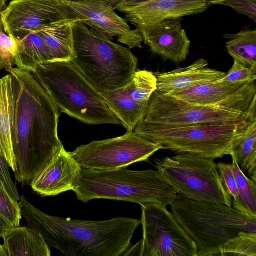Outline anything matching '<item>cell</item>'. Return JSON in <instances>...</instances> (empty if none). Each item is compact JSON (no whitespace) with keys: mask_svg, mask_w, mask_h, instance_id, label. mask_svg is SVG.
<instances>
[{"mask_svg":"<svg viewBox=\"0 0 256 256\" xmlns=\"http://www.w3.org/2000/svg\"><path fill=\"white\" fill-rule=\"evenodd\" d=\"M18 204L28 226L42 235L50 248L68 256H124L141 224L140 220L127 217L90 221L52 216L24 196Z\"/></svg>","mask_w":256,"mask_h":256,"instance_id":"2","label":"cell"},{"mask_svg":"<svg viewBox=\"0 0 256 256\" xmlns=\"http://www.w3.org/2000/svg\"><path fill=\"white\" fill-rule=\"evenodd\" d=\"M234 156L242 171H246L256 182V113L248 118L232 146Z\"/></svg>","mask_w":256,"mask_h":256,"instance_id":"23","label":"cell"},{"mask_svg":"<svg viewBox=\"0 0 256 256\" xmlns=\"http://www.w3.org/2000/svg\"><path fill=\"white\" fill-rule=\"evenodd\" d=\"M231 164L240 198L250 213L256 216V182L248 178L240 168L235 158Z\"/></svg>","mask_w":256,"mask_h":256,"instance_id":"27","label":"cell"},{"mask_svg":"<svg viewBox=\"0 0 256 256\" xmlns=\"http://www.w3.org/2000/svg\"><path fill=\"white\" fill-rule=\"evenodd\" d=\"M170 206L176 220L194 242L197 256H220L222 246L239 232L256 233V216L232 206L192 200L180 192Z\"/></svg>","mask_w":256,"mask_h":256,"instance_id":"3","label":"cell"},{"mask_svg":"<svg viewBox=\"0 0 256 256\" xmlns=\"http://www.w3.org/2000/svg\"><path fill=\"white\" fill-rule=\"evenodd\" d=\"M10 74L14 101V176L30 186L63 146L58 134L60 112L32 72L16 68Z\"/></svg>","mask_w":256,"mask_h":256,"instance_id":"1","label":"cell"},{"mask_svg":"<svg viewBox=\"0 0 256 256\" xmlns=\"http://www.w3.org/2000/svg\"><path fill=\"white\" fill-rule=\"evenodd\" d=\"M74 22H64L36 32L44 40L54 61L71 62L74 57L73 32Z\"/></svg>","mask_w":256,"mask_h":256,"instance_id":"24","label":"cell"},{"mask_svg":"<svg viewBox=\"0 0 256 256\" xmlns=\"http://www.w3.org/2000/svg\"><path fill=\"white\" fill-rule=\"evenodd\" d=\"M220 256H256V233L239 232L222 246Z\"/></svg>","mask_w":256,"mask_h":256,"instance_id":"26","label":"cell"},{"mask_svg":"<svg viewBox=\"0 0 256 256\" xmlns=\"http://www.w3.org/2000/svg\"><path fill=\"white\" fill-rule=\"evenodd\" d=\"M244 120L220 124L164 126L138 122L134 132L162 149L200 155L214 160L232 154V142L245 126Z\"/></svg>","mask_w":256,"mask_h":256,"instance_id":"7","label":"cell"},{"mask_svg":"<svg viewBox=\"0 0 256 256\" xmlns=\"http://www.w3.org/2000/svg\"><path fill=\"white\" fill-rule=\"evenodd\" d=\"M14 116V96L9 74L0 80V152L14 172L16 165L12 141Z\"/></svg>","mask_w":256,"mask_h":256,"instance_id":"21","label":"cell"},{"mask_svg":"<svg viewBox=\"0 0 256 256\" xmlns=\"http://www.w3.org/2000/svg\"><path fill=\"white\" fill-rule=\"evenodd\" d=\"M0 14L4 30L10 36L78 20L63 0H12Z\"/></svg>","mask_w":256,"mask_h":256,"instance_id":"12","label":"cell"},{"mask_svg":"<svg viewBox=\"0 0 256 256\" xmlns=\"http://www.w3.org/2000/svg\"><path fill=\"white\" fill-rule=\"evenodd\" d=\"M72 1H88V0H68Z\"/></svg>","mask_w":256,"mask_h":256,"instance_id":"36","label":"cell"},{"mask_svg":"<svg viewBox=\"0 0 256 256\" xmlns=\"http://www.w3.org/2000/svg\"><path fill=\"white\" fill-rule=\"evenodd\" d=\"M138 30L162 21L204 12L210 0H104Z\"/></svg>","mask_w":256,"mask_h":256,"instance_id":"13","label":"cell"},{"mask_svg":"<svg viewBox=\"0 0 256 256\" xmlns=\"http://www.w3.org/2000/svg\"><path fill=\"white\" fill-rule=\"evenodd\" d=\"M0 244V256H50V248L42 235L26 226H9Z\"/></svg>","mask_w":256,"mask_h":256,"instance_id":"20","label":"cell"},{"mask_svg":"<svg viewBox=\"0 0 256 256\" xmlns=\"http://www.w3.org/2000/svg\"><path fill=\"white\" fill-rule=\"evenodd\" d=\"M9 168L8 164L0 152V182L14 200L18 202L20 196L16 184L11 178Z\"/></svg>","mask_w":256,"mask_h":256,"instance_id":"33","label":"cell"},{"mask_svg":"<svg viewBox=\"0 0 256 256\" xmlns=\"http://www.w3.org/2000/svg\"><path fill=\"white\" fill-rule=\"evenodd\" d=\"M73 191L77 199L84 203L106 199L166 206L178 194L158 170H132L126 167L111 170L82 169Z\"/></svg>","mask_w":256,"mask_h":256,"instance_id":"4","label":"cell"},{"mask_svg":"<svg viewBox=\"0 0 256 256\" xmlns=\"http://www.w3.org/2000/svg\"><path fill=\"white\" fill-rule=\"evenodd\" d=\"M234 64L224 76L216 80L226 83H246L256 80V68H254L234 59Z\"/></svg>","mask_w":256,"mask_h":256,"instance_id":"31","label":"cell"},{"mask_svg":"<svg viewBox=\"0 0 256 256\" xmlns=\"http://www.w3.org/2000/svg\"><path fill=\"white\" fill-rule=\"evenodd\" d=\"M213 5L229 6L252 21H256V0H210V6Z\"/></svg>","mask_w":256,"mask_h":256,"instance_id":"32","label":"cell"},{"mask_svg":"<svg viewBox=\"0 0 256 256\" xmlns=\"http://www.w3.org/2000/svg\"><path fill=\"white\" fill-rule=\"evenodd\" d=\"M217 166L223 186L229 196L233 198L232 206L234 209L248 215L256 216L250 213L240 198L236 180L232 173L231 164L219 162Z\"/></svg>","mask_w":256,"mask_h":256,"instance_id":"28","label":"cell"},{"mask_svg":"<svg viewBox=\"0 0 256 256\" xmlns=\"http://www.w3.org/2000/svg\"><path fill=\"white\" fill-rule=\"evenodd\" d=\"M162 178L177 192L196 201L232 206V198L225 190L217 164L200 155L180 152L154 160Z\"/></svg>","mask_w":256,"mask_h":256,"instance_id":"8","label":"cell"},{"mask_svg":"<svg viewBox=\"0 0 256 256\" xmlns=\"http://www.w3.org/2000/svg\"><path fill=\"white\" fill-rule=\"evenodd\" d=\"M78 20L104 38L117 40L129 48H142L143 38L136 29L132 30L125 19L104 0H63Z\"/></svg>","mask_w":256,"mask_h":256,"instance_id":"14","label":"cell"},{"mask_svg":"<svg viewBox=\"0 0 256 256\" xmlns=\"http://www.w3.org/2000/svg\"><path fill=\"white\" fill-rule=\"evenodd\" d=\"M82 170L71 152H66L62 146L30 186L43 197L56 196L73 190Z\"/></svg>","mask_w":256,"mask_h":256,"instance_id":"17","label":"cell"},{"mask_svg":"<svg viewBox=\"0 0 256 256\" xmlns=\"http://www.w3.org/2000/svg\"><path fill=\"white\" fill-rule=\"evenodd\" d=\"M228 54L240 62L256 68V30L244 29L236 34H226Z\"/></svg>","mask_w":256,"mask_h":256,"instance_id":"25","label":"cell"},{"mask_svg":"<svg viewBox=\"0 0 256 256\" xmlns=\"http://www.w3.org/2000/svg\"><path fill=\"white\" fill-rule=\"evenodd\" d=\"M168 94L194 104L246 113L256 98V81L246 83L216 81Z\"/></svg>","mask_w":256,"mask_h":256,"instance_id":"16","label":"cell"},{"mask_svg":"<svg viewBox=\"0 0 256 256\" xmlns=\"http://www.w3.org/2000/svg\"><path fill=\"white\" fill-rule=\"evenodd\" d=\"M208 62L199 58L188 66L155 74L156 90L166 94L182 91L195 86L216 82L226 73L207 68Z\"/></svg>","mask_w":256,"mask_h":256,"instance_id":"19","label":"cell"},{"mask_svg":"<svg viewBox=\"0 0 256 256\" xmlns=\"http://www.w3.org/2000/svg\"><path fill=\"white\" fill-rule=\"evenodd\" d=\"M16 52V42L4 32L0 14V71L4 70L9 73L12 71Z\"/></svg>","mask_w":256,"mask_h":256,"instance_id":"30","label":"cell"},{"mask_svg":"<svg viewBox=\"0 0 256 256\" xmlns=\"http://www.w3.org/2000/svg\"><path fill=\"white\" fill-rule=\"evenodd\" d=\"M10 36L16 42L17 68L34 72L40 65L54 61L44 40L36 32H24Z\"/></svg>","mask_w":256,"mask_h":256,"instance_id":"22","label":"cell"},{"mask_svg":"<svg viewBox=\"0 0 256 256\" xmlns=\"http://www.w3.org/2000/svg\"><path fill=\"white\" fill-rule=\"evenodd\" d=\"M8 0H0V12L2 11L6 7V3Z\"/></svg>","mask_w":256,"mask_h":256,"instance_id":"35","label":"cell"},{"mask_svg":"<svg viewBox=\"0 0 256 256\" xmlns=\"http://www.w3.org/2000/svg\"><path fill=\"white\" fill-rule=\"evenodd\" d=\"M10 226L6 220L0 216V238L2 237L6 229Z\"/></svg>","mask_w":256,"mask_h":256,"instance_id":"34","label":"cell"},{"mask_svg":"<svg viewBox=\"0 0 256 256\" xmlns=\"http://www.w3.org/2000/svg\"><path fill=\"white\" fill-rule=\"evenodd\" d=\"M181 19L166 20L138 30L152 52L176 64L186 60L190 46Z\"/></svg>","mask_w":256,"mask_h":256,"instance_id":"18","label":"cell"},{"mask_svg":"<svg viewBox=\"0 0 256 256\" xmlns=\"http://www.w3.org/2000/svg\"><path fill=\"white\" fill-rule=\"evenodd\" d=\"M74 57L71 62L100 93L126 86L136 70L138 60L129 48L115 44L74 22Z\"/></svg>","mask_w":256,"mask_h":256,"instance_id":"6","label":"cell"},{"mask_svg":"<svg viewBox=\"0 0 256 256\" xmlns=\"http://www.w3.org/2000/svg\"><path fill=\"white\" fill-rule=\"evenodd\" d=\"M161 146L134 132L77 147L71 154L82 169L111 170L147 160Z\"/></svg>","mask_w":256,"mask_h":256,"instance_id":"10","label":"cell"},{"mask_svg":"<svg viewBox=\"0 0 256 256\" xmlns=\"http://www.w3.org/2000/svg\"><path fill=\"white\" fill-rule=\"evenodd\" d=\"M141 206L142 238L124 256H197L194 242L166 206L157 204Z\"/></svg>","mask_w":256,"mask_h":256,"instance_id":"9","label":"cell"},{"mask_svg":"<svg viewBox=\"0 0 256 256\" xmlns=\"http://www.w3.org/2000/svg\"><path fill=\"white\" fill-rule=\"evenodd\" d=\"M63 112L89 124L122 125L97 90L70 61L42 64L32 72Z\"/></svg>","mask_w":256,"mask_h":256,"instance_id":"5","label":"cell"},{"mask_svg":"<svg viewBox=\"0 0 256 256\" xmlns=\"http://www.w3.org/2000/svg\"><path fill=\"white\" fill-rule=\"evenodd\" d=\"M157 90L154 74L136 70L125 86L101 93L106 103L128 132H133L145 114L150 98Z\"/></svg>","mask_w":256,"mask_h":256,"instance_id":"15","label":"cell"},{"mask_svg":"<svg viewBox=\"0 0 256 256\" xmlns=\"http://www.w3.org/2000/svg\"><path fill=\"white\" fill-rule=\"evenodd\" d=\"M249 112L192 104L156 90L152 94L142 123L164 126L220 124L238 122Z\"/></svg>","mask_w":256,"mask_h":256,"instance_id":"11","label":"cell"},{"mask_svg":"<svg viewBox=\"0 0 256 256\" xmlns=\"http://www.w3.org/2000/svg\"><path fill=\"white\" fill-rule=\"evenodd\" d=\"M0 216L10 226H20L22 216L18 202L14 200L0 182Z\"/></svg>","mask_w":256,"mask_h":256,"instance_id":"29","label":"cell"}]
</instances>
